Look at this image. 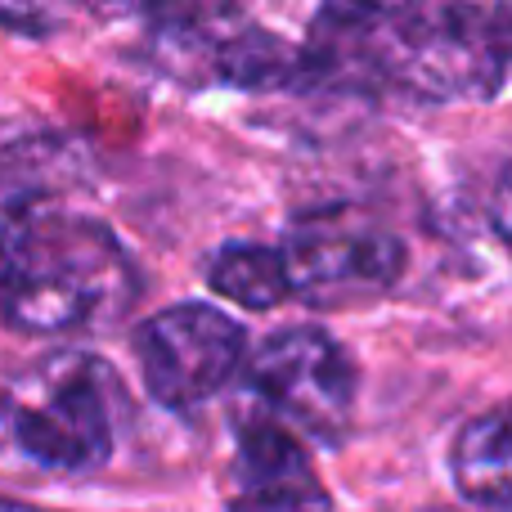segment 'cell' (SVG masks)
<instances>
[{
    "mask_svg": "<svg viewBox=\"0 0 512 512\" xmlns=\"http://www.w3.org/2000/svg\"><path fill=\"white\" fill-rule=\"evenodd\" d=\"M135 274L99 221L59 216L32 198L0 212V324L72 333L122 315Z\"/></svg>",
    "mask_w": 512,
    "mask_h": 512,
    "instance_id": "6da1fadb",
    "label": "cell"
},
{
    "mask_svg": "<svg viewBox=\"0 0 512 512\" xmlns=\"http://www.w3.org/2000/svg\"><path fill=\"white\" fill-rule=\"evenodd\" d=\"M117 396L113 369L95 355H41L0 391V441L41 472L86 477L113 459Z\"/></svg>",
    "mask_w": 512,
    "mask_h": 512,
    "instance_id": "7a4b0ae2",
    "label": "cell"
},
{
    "mask_svg": "<svg viewBox=\"0 0 512 512\" xmlns=\"http://www.w3.org/2000/svg\"><path fill=\"white\" fill-rule=\"evenodd\" d=\"M382 86L414 99H490L512 72V5H391L378 18Z\"/></svg>",
    "mask_w": 512,
    "mask_h": 512,
    "instance_id": "3957f363",
    "label": "cell"
},
{
    "mask_svg": "<svg viewBox=\"0 0 512 512\" xmlns=\"http://www.w3.org/2000/svg\"><path fill=\"white\" fill-rule=\"evenodd\" d=\"M149 41L162 72L185 86L279 90L301 86V50L230 5L149 9Z\"/></svg>",
    "mask_w": 512,
    "mask_h": 512,
    "instance_id": "277c9868",
    "label": "cell"
},
{
    "mask_svg": "<svg viewBox=\"0 0 512 512\" xmlns=\"http://www.w3.org/2000/svg\"><path fill=\"white\" fill-rule=\"evenodd\" d=\"M248 391L261 418L292 436L337 445L355 409V364L337 337L315 324L279 328L248 364Z\"/></svg>",
    "mask_w": 512,
    "mask_h": 512,
    "instance_id": "5b68a950",
    "label": "cell"
},
{
    "mask_svg": "<svg viewBox=\"0 0 512 512\" xmlns=\"http://www.w3.org/2000/svg\"><path fill=\"white\" fill-rule=\"evenodd\" d=\"M243 328L225 310L180 301L135 328V355L149 396L162 409H198L243 369Z\"/></svg>",
    "mask_w": 512,
    "mask_h": 512,
    "instance_id": "8992f818",
    "label": "cell"
},
{
    "mask_svg": "<svg viewBox=\"0 0 512 512\" xmlns=\"http://www.w3.org/2000/svg\"><path fill=\"white\" fill-rule=\"evenodd\" d=\"M283 261L292 292L306 301H342L351 292H382L405 274V243L351 212L301 216L288 230Z\"/></svg>",
    "mask_w": 512,
    "mask_h": 512,
    "instance_id": "52a82bcc",
    "label": "cell"
},
{
    "mask_svg": "<svg viewBox=\"0 0 512 512\" xmlns=\"http://www.w3.org/2000/svg\"><path fill=\"white\" fill-rule=\"evenodd\" d=\"M230 512H333V495L315 477L301 436L274 418H248L234 450Z\"/></svg>",
    "mask_w": 512,
    "mask_h": 512,
    "instance_id": "ba28073f",
    "label": "cell"
},
{
    "mask_svg": "<svg viewBox=\"0 0 512 512\" xmlns=\"http://www.w3.org/2000/svg\"><path fill=\"white\" fill-rule=\"evenodd\" d=\"M450 463L463 499L486 512H512V400L463 427Z\"/></svg>",
    "mask_w": 512,
    "mask_h": 512,
    "instance_id": "9c48e42d",
    "label": "cell"
},
{
    "mask_svg": "<svg viewBox=\"0 0 512 512\" xmlns=\"http://www.w3.org/2000/svg\"><path fill=\"white\" fill-rule=\"evenodd\" d=\"M207 283L243 310H274L292 297V274L283 252L261 243H225L207 261Z\"/></svg>",
    "mask_w": 512,
    "mask_h": 512,
    "instance_id": "30bf717a",
    "label": "cell"
},
{
    "mask_svg": "<svg viewBox=\"0 0 512 512\" xmlns=\"http://www.w3.org/2000/svg\"><path fill=\"white\" fill-rule=\"evenodd\" d=\"M490 225H495V234L504 239V248L512 252V167L499 176L495 194H490Z\"/></svg>",
    "mask_w": 512,
    "mask_h": 512,
    "instance_id": "8fae6325",
    "label": "cell"
},
{
    "mask_svg": "<svg viewBox=\"0 0 512 512\" xmlns=\"http://www.w3.org/2000/svg\"><path fill=\"white\" fill-rule=\"evenodd\" d=\"M0 23L5 27H27V32H36V36L50 32V14H14V9H0Z\"/></svg>",
    "mask_w": 512,
    "mask_h": 512,
    "instance_id": "7c38bea8",
    "label": "cell"
},
{
    "mask_svg": "<svg viewBox=\"0 0 512 512\" xmlns=\"http://www.w3.org/2000/svg\"><path fill=\"white\" fill-rule=\"evenodd\" d=\"M0 512H54V508H36V504H18V499H0Z\"/></svg>",
    "mask_w": 512,
    "mask_h": 512,
    "instance_id": "4fadbf2b",
    "label": "cell"
}]
</instances>
